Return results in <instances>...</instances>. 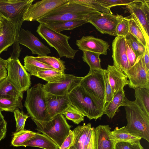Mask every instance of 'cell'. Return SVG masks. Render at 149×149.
<instances>
[{
    "mask_svg": "<svg viewBox=\"0 0 149 149\" xmlns=\"http://www.w3.org/2000/svg\"><path fill=\"white\" fill-rule=\"evenodd\" d=\"M100 12L81 4L68 0L36 21L46 24L54 22L77 20L89 23L90 18Z\"/></svg>",
    "mask_w": 149,
    "mask_h": 149,
    "instance_id": "1",
    "label": "cell"
},
{
    "mask_svg": "<svg viewBox=\"0 0 149 149\" xmlns=\"http://www.w3.org/2000/svg\"><path fill=\"white\" fill-rule=\"evenodd\" d=\"M71 104L90 120H96L104 114V100L89 95L79 85L69 94Z\"/></svg>",
    "mask_w": 149,
    "mask_h": 149,
    "instance_id": "2",
    "label": "cell"
},
{
    "mask_svg": "<svg viewBox=\"0 0 149 149\" xmlns=\"http://www.w3.org/2000/svg\"><path fill=\"white\" fill-rule=\"evenodd\" d=\"M124 107L127 124L125 128L132 134L149 142V116L134 101L125 97Z\"/></svg>",
    "mask_w": 149,
    "mask_h": 149,
    "instance_id": "3",
    "label": "cell"
},
{
    "mask_svg": "<svg viewBox=\"0 0 149 149\" xmlns=\"http://www.w3.org/2000/svg\"><path fill=\"white\" fill-rule=\"evenodd\" d=\"M32 120L36 125V130L51 139L59 148L70 130L71 126L62 114L57 115L48 121Z\"/></svg>",
    "mask_w": 149,
    "mask_h": 149,
    "instance_id": "4",
    "label": "cell"
},
{
    "mask_svg": "<svg viewBox=\"0 0 149 149\" xmlns=\"http://www.w3.org/2000/svg\"><path fill=\"white\" fill-rule=\"evenodd\" d=\"M24 105L31 119L49 120L46 92L43 88V84L38 83L27 90Z\"/></svg>",
    "mask_w": 149,
    "mask_h": 149,
    "instance_id": "5",
    "label": "cell"
},
{
    "mask_svg": "<svg viewBox=\"0 0 149 149\" xmlns=\"http://www.w3.org/2000/svg\"><path fill=\"white\" fill-rule=\"evenodd\" d=\"M36 31L50 46L56 50L60 58H74L78 50L73 49L69 45L68 41L70 36L58 32L44 24H40Z\"/></svg>",
    "mask_w": 149,
    "mask_h": 149,
    "instance_id": "6",
    "label": "cell"
},
{
    "mask_svg": "<svg viewBox=\"0 0 149 149\" xmlns=\"http://www.w3.org/2000/svg\"><path fill=\"white\" fill-rule=\"evenodd\" d=\"M34 0H0V13L14 24L18 37L26 14Z\"/></svg>",
    "mask_w": 149,
    "mask_h": 149,
    "instance_id": "7",
    "label": "cell"
},
{
    "mask_svg": "<svg viewBox=\"0 0 149 149\" xmlns=\"http://www.w3.org/2000/svg\"><path fill=\"white\" fill-rule=\"evenodd\" d=\"M8 59L7 78L19 90L24 92L27 91L31 84L30 74L19 58L14 59L10 57Z\"/></svg>",
    "mask_w": 149,
    "mask_h": 149,
    "instance_id": "8",
    "label": "cell"
},
{
    "mask_svg": "<svg viewBox=\"0 0 149 149\" xmlns=\"http://www.w3.org/2000/svg\"><path fill=\"white\" fill-rule=\"evenodd\" d=\"M88 94L104 100L105 82L104 69H90L79 84Z\"/></svg>",
    "mask_w": 149,
    "mask_h": 149,
    "instance_id": "9",
    "label": "cell"
},
{
    "mask_svg": "<svg viewBox=\"0 0 149 149\" xmlns=\"http://www.w3.org/2000/svg\"><path fill=\"white\" fill-rule=\"evenodd\" d=\"M126 8L141 29L149 48V1L136 0L126 6Z\"/></svg>",
    "mask_w": 149,
    "mask_h": 149,
    "instance_id": "10",
    "label": "cell"
},
{
    "mask_svg": "<svg viewBox=\"0 0 149 149\" xmlns=\"http://www.w3.org/2000/svg\"><path fill=\"white\" fill-rule=\"evenodd\" d=\"M127 77L128 85L131 88H136L149 89V74L146 70L143 55L139 57L134 64L123 72Z\"/></svg>",
    "mask_w": 149,
    "mask_h": 149,
    "instance_id": "11",
    "label": "cell"
},
{
    "mask_svg": "<svg viewBox=\"0 0 149 149\" xmlns=\"http://www.w3.org/2000/svg\"><path fill=\"white\" fill-rule=\"evenodd\" d=\"M68 1L42 0L36 2L30 6L26 14L24 21H36Z\"/></svg>",
    "mask_w": 149,
    "mask_h": 149,
    "instance_id": "12",
    "label": "cell"
},
{
    "mask_svg": "<svg viewBox=\"0 0 149 149\" xmlns=\"http://www.w3.org/2000/svg\"><path fill=\"white\" fill-rule=\"evenodd\" d=\"M83 78L70 74H65L64 79L58 82L47 83L43 84L44 90L47 93L58 95H68L78 86Z\"/></svg>",
    "mask_w": 149,
    "mask_h": 149,
    "instance_id": "13",
    "label": "cell"
},
{
    "mask_svg": "<svg viewBox=\"0 0 149 149\" xmlns=\"http://www.w3.org/2000/svg\"><path fill=\"white\" fill-rule=\"evenodd\" d=\"M120 21L119 15L103 13L94 15L89 19V22L103 34L116 36V29Z\"/></svg>",
    "mask_w": 149,
    "mask_h": 149,
    "instance_id": "14",
    "label": "cell"
},
{
    "mask_svg": "<svg viewBox=\"0 0 149 149\" xmlns=\"http://www.w3.org/2000/svg\"><path fill=\"white\" fill-rule=\"evenodd\" d=\"M18 42L29 49L33 54L38 56H46L51 53L50 49L41 42L31 31L21 28Z\"/></svg>",
    "mask_w": 149,
    "mask_h": 149,
    "instance_id": "15",
    "label": "cell"
},
{
    "mask_svg": "<svg viewBox=\"0 0 149 149\" xmlns=\"http://www.w3.org/2000/svg\"><path fill=\"white\" fill-rule=\"evenodd\" d=\"M113 65L123 72L130 68L127 56L126 40L124 37L116 36L112 44Z\"/></svg>",
    "mask_w": 149,
    "mask_h": 149,
    "instance_id": "16",
    "label": "cell"
},
{
    "mask_svg": "<svg viewBox=\"0 0 149 149\" xmlns=\"http://www.w3.org/2000/svg\"><path fill=\"white\" fill-rule=\"evenodd\" d=\"M46 92V103L49 120L57 115L63 113L71 104L68 95H58Z\"/></svg>",
    "mask_w": 149,
    "mask_h": 149,
    "instance_id": "17",
    "label": "cell"
},
{
    "mask_svg": "<svg viewBox=\"0 0 149 149\" xmlns=\"http://www.w3.org/2000/svg\"><path fill=\"white\" fill-rule=\"evenodd\" d=\"M76 44L79 49L88 51L101 54L106 55L109 45L107 41L92 36H83L79 40H77Z\"/></svg>",
    "mask_w": 149,
    "mask_h": 149,
    "instance_id": "18",
    "label": "cell"
},
{
    "mask_svg": "<svg viewBox=\"0 0 149 149\" xmlns=\"http://www.w3.org/2000/svg\"><path fill=\"white\" fill-rule=\"evenodd\" d=\"M94 128L89 123L79 125L72 131L74 135L73 143L69 149H87L90 143Z\"/></svg>",
    "mask_w": 149,
    "mask_h": 149,
    "instance_id": "19",
    "label": "cell"
},
{
    "mask_svg": "<svg viewBox=\"0 0 149 149\" xmlns=\"http://www.w3.org/2000/svg\"><path fill=\"white\" fill-rule=\"evenodd\" d=\"M96 149H115L116 142L108 125H100L95 128Z\"/></svg>",
    "mask_w": 149,
    "mask_h": 149,
    "instance_id": "20",
    "label": "cell"
},
{
    "mask_svg": "<svg viewBox=\"0 0 149 149\" xmlns=\"http://www.w3.org/2000/svg\"><path fill=\"white\" fill-rule=\"evenodd\" d=\"M3 26L0 35V55L13 45L15 40L16 31L15 25L8 18L4 16L2 20Z\"/></svg>",
    "mask_w": 149,
    "mask_h": 149,
    "instance_id": "21",
    "label": "cell"
},
{
    "mask_svg": "<svg viewBox=\"0 0 149 149\" xmlns=\"http://www.w3.org/2000/svg\"><path fill=\"white\" fill-rule=\"evenodd\" d=\"M107 70L113 97L118 92L124 89L125 86L128 85V78L123 72L113 65H108Z\"/></svg>",
    "mask_w": 149,
    "mask_h": 149,
    "instance_id": "22",
    "label": "cell"
},
{
    "mask_svg": "<svg viewBox=\"0 0 149 149\" xmlns=\"http://www.w3.org/2000/svg\"><path fill=\"white\" fill-rule=\"evenodd\" d=\"M21 146H31L44 149H59V147L52 140L47 136L36 132L35 136L23 143Z\"/></svg>",
    "mask_w": 149,
    "mask_h": 149,
    "instance_id": "23",
    "label": "cell"
},
{
    "mask_svg": "<svg viewBox=\"0 0 149 149\" xmlns=\"http://www.w3.org/2000/svg\"><path fill=\"white\" fill-rule=\"evenodd\" d=\"M125 97L124 89L118 92L111 102L105 104L104 114H106L109 118H113L119 108L123 106Z\"/></svg>",
    "mask_w": 149,
    "mask_h": 149,
    "instance_id": "24",
    "label": "cell"
},
{
    "mask_svg": "<svg viewBox=\"0 0 149 149\" xmlns=\"http://www.w3.org/2000/svg\"><path fill=\"white\" fill-rule=\"evenodd\" d=\"M24 92L17 88L6 77L0 81V97L22 99Z\"/></svg>",
    "mask_w": 149,
    "mask_h": 149,
    "instance_id": "25",
    "label": "cell"
},
{
    "mask_svg": "<svg viewBox=\"0 0 149 149\" xmlns=\"http://www.w3.org/2000/svg\"><path fill=\"white\" fill-rule=\"evenodd\" d=\"M24 66L31 75L36 76L39 71L53 69L49 65L36 60L33 56L26 55L24 58Z\"/></svg>",
    "mask_w": 149,
    "mask_h": 149,
    "instance_id": "26",
    "label": "cell"
},
{
    "mask_svg": "<svg viewBox=\"0 0 149 149\" xmlns=\"http://www.w3.org/2000/svg\"><path fill=\"white\" fill-rule=\"evenodd\" d=\"M134 89L136 99L134 101L147 116H149V89L139 87Z\"/></svg>",
    "mask_w": 149,
    "mask_h": 149,
    "instance_id": "27",
    "label": "cell"
},
{
    "mask_svg": "<svg viewBox=\"0 0 149 149\" xmlns=\"http://www.w3.org/2000/svg\"><path fill=\"white\" fill-rule=\"evenodd\" d=\"M88 23L85 21L72 20L56 22L45 24L54 30L60 33L63 31L73 30Z\"/></svg>",
    "mask_w": 149,
    "mask_h": 149,
    "instance_id": "28",
    "label": "cell"
},
{
    "mask_svg": "<svg viewBox=\"0 0 149 149\" xmlns=\"http://www.w3.org/2000/svg\"><path fill=\"white\" fill-rule=\"evenodd\" d=\"M111 133L116 142H125L133 143L139 142L141 138L131 134L126 131L125 126L116 127Z\"/></svg>",
    "mask_w": 149,
    "mask_h": 149,
    "instance_id": "29",
    "label": "cell"
},
{
    "mask_svg": "<svg viewBox=\"0 0 149 149\" xmlns=\"http://www.w3.org/2000/svg\"><path fill=\"white\" fill-rule=\"evenodd\" d=\"M65 74L63 72L54 69H48L39 71L36 77L42 79L47 83L60 82L65 78Z\"/></svg>",
    "mask_w": 149,
    "mask_h": 149,
    "instance_id": "30",
    "label": "cell"
},
{
    "mask_svg": "<svg viewBox=\"0 0 149 149\" xmlns=\"http://www.w3.org/2000/svg\"><path fill=\"white\" fill-rule=\"evenodd\" d=\"M22 99L21 98H5L0 97V110L14 112L20 109L22 111Z\"/></svg>",
    "mask_w": 149,
    "mask_h": 149,
    "instance_id": "31",
    "label": "cell"
},
{
    "mask_svg": "<svg viewBox=\"0 0 149 149\" xmlns=\"http://www.w3.org/2000/svg\"><path fill=\"white\" fill-rule=\"evenodd\" d=\"M34 58L36 60L49 65L53 69L64 73L65 69L64 62L60 58L49 56H34Z\"/></svg>",
    "mask_w": 149,
    "mask_h": 149,
    "instance_id": "32",
    "label": "cell"
},
{
    "mask_svg": "<svg viewBox=\"0 0 149 149\" xmlns=\"http://www.w3.org/2000/svg\"><path fill=\"white\" fill-rule=\"evenodd\" d=\"M83 60L88 64L90 69H102L101 66L100 54L88 51H83Z\"/></svg>",
    "mask_w": 149,
    "mask_h": 149,
    "instance_id": "33",
    "label": "cell"
},
{
    "mask_svg": "<svg viewBox=\"0 0 149 149\" xmlns=\"http://www.w3.org/2000/svg\"><path fill=\"white\" fill-rule=\"evenodd\" d=\"M35 134V132L24 130L15 132L13 134L11 145L15 147L21 146L23 143L34 136Z\"/></svg>",
    "mask_w": 149,
    "mask_h": 149,
    "instance_id": "34",
    "label": "cell"
},
{
    "mask_svg": "<svg viewBox=\"0 0 149 149\" xmlns=\"http://www.w3.org/2000/svg\"><path fill=\"white\" fill-rule=\"evenodd\" d=\"M62 114L65 116L67 119L71 120L77 124L84 121V115L71 104L63 112Z\"/></svg>",
    "mask_w": 149,
    "mask_h": 149,
    "instance_id": "35",
    "label": "cell"
},
{
    "mask_svg": "<svg viewBox=\"0 0 149 149\" xmlns=\"http://www.w3.org/2000/svg\"><path fill=\"white\" fill-rule=\"evenodd\" d=\"M128 19L129 33L136 38L144 46L147 47L145 36L139 24L132 17Z\"/></svg>",
    "mask_w": 149,
    "mask_h": 149,
    "instance_id": "36",
    "label": "cell"
},
{
    "mask_svg": "<svg viewBox=\"0 0 149 149\" xmlns=\"http://www.w3.org/2000/svg\"><path fill=\"white\" fill-rule=\"evenodd\" d=\"M125 38L134 52L137 58L143 55L146 47L136 38L130 33Z\"/></svg>",
    "mask_w": 149,
    "mask_h": 149,
    "instance_id": "37",
    "label": "cell"
},
{
    "mask_svg": "<svg viewBox=\"0 0 149 149\" xmlns=\"http://www.w3.org/2000/svg\"><path fill=\"white\" fill-rule=\"evenodd\" d=\"M72 1L79 3L100 12L109 14H113L110 9L103 7L97 0H70Z\"/></svg>",
    "mask_w": 149,
    "mask_h": 149,
    "instance_id": "38",
    "label": "cell"
},
{
    "mask_svg": "<svg viewBox=\"0 0 149 149\" xmlns=\"http://www.w3.org/2000/svg\"><path fill=\"white\" fill-rule=\"evenodd\" d=\"M119 17L120 21L116 29V36L125 37L129 33L128 19L119 15Z\"/></svg>",
    "mask_w": 149,
    "mask_h": 149,
    "instance_id": "39",
    "label": "cell"
},
{
    "mask_svg": "<svg viewBox=\"0 0 149 149\" xmlns=\"http://www.w3.org/2000/svg\"><path fill=\"white\" fill-rule=\"evenodd\" d=\"M16 122V132L23 130L27 118L30 116L25 114L19 109L16 110L13 112Z\"/></svg>",
    "mask_w": 149,
    "mask_h": 149,
    "instance_id": "40",
    "label": "cell"
},
{
    "mask_svg": "<svg viewBox=\"0 0 149 149\" xmlns=\"http://www.w3.org/2000/svg\"><path fill=\"white\" fill-rule=\"evenodd\" d=\"M102 6L106 8L110 9L117 6H127L136 0H97Z\"/></svg>",
    "mask_w": 149,
    "mask_h": 149,
    "instance_id": "41",
    "label": "cell"
},
{
    "mask_svg": "<svg viewBox=\"0 0 149 149\" xmlns=\"http://www.w3.org/2000/svg\"><path fill=\"white\" fill-rule=\"evenodd\" d=\"M104 76L105 82L104 104L108 103L113 98L112 89L109 81L108 73L106 69H104Z\"/></svg>",
    "mask_w": 149,
    "mask_h": 149,
    "instance_id": "42",
    "label": "cell"
},
{
    "mask_svg": "<svg viewBox=\"0 0 149 149\" xmlns=\"http://www.w3.org/2000/svg\"><path fill=\"white\" fill-rule=\"evenodd\" d=\"M126 49L127 57L131 68L134 64L137 58L134 52L126 41Z\"/></svg>",
    "mask_w": 149,
    "mask_h": 149,
    "instance_id": "43",
    "label": "cell"
},
{
    "mask_svg": "<svg viewBox=\"0 0 149 149\" xmlns=\"http://www.w3.org/2000/svg\"><path fill=\"white\" fill-rule=\"evenodd\" d=\"M74 139L73 132L70 130L69 134L59 149H69L72 145Z\"/></svg>",
    "mask_w": 149,
    "mask_h": 149,
    "instance_id": "44",
    "label": "cell"
},
{
    "mask_svg": "<svg viewBox=\"0 0 149 149\" xmlns=\"http://www.w3.org/2000/svg\"><path fill=\"white\" fill-rule=\"evenodd\" d=\"M132 144L125 142H118L116 143L115 149H132Z\"/></svg>",
    "mask_w": 149,
    "mask_h": 149,
    "instance_id": "45",
    "label": "cell"
},
{
    "mask_svg": "<svg viewBox=\"0 0 149 149\" xmlns=\"http://www.w3.org/2000/svg\"><path fill=\"white\" fill-rule=\"evenodd\" d=\"M143 57L146 71L149 74V48L146 47Z\"/></svg>",
    "mask_w": 149,
    "mask_h": 149,
    "instance_id": "46",
    "label": "cell"
},
{
    "mask_svg": "<svg viewBox=\"0 0 149 149\" xmlns=\"http://www.w3.org/2000/svg\"><path fill=\"white\" fill-rule=\"evenodd\" d=\"M7 123L6 120L0 123V142L5 136Z\"/></svg>",
    "mask_w": 149,
    "mask_h": 149,
    "instance_id": "47",
    "label": "cell"
},
{
    "mask_svg": "<svg viewBox=\"0 0 149 149\" xmlns=\"http://www.w3.org/2000/svg\"><path fill=\"white\" fill-rule=\"evenodd\" d=\"M87 149H96L95 128L93 129L91 140Z\"/></svg>",
    "mask_w": 149,
    "mask_h": 149,
    "instance_id": "48",
    "label": "cell"
},
{
    "mask_svg": "<svg viewBox=\"0 0 149 149\" xmlns=\"http://www.w3.org/2000/svg\"><path fill=\"white\" fill-rule=\"evenodd\" d=\"M8 58L6 60L4 59L0 56V70L6 69Z\"/></svg>",
    "mask_w": 149,
    "mask_h": 149,
    "instance_id": "49",
    "label": "cell"
},
{
    "mask_svg": "<svg viewBox=\"0 0 149 149\" xmlns=\"http://www.w3.org/2000/svg\"><path fill=\"white\" fill-rule=\"evenodd\" d=\"M7 72L6 69L0 70V81L7 77Z\"/></svg>",
    "mask_w": 149,
    "mask_h": 149,
    "instance_id": "50",
    "label": "cell"
},
{
    "mask_svg": "<svg viewBox=\"0 0 149 149\" xmlns=\"http://www.w3.org/2000/svg\"><path fill=\"white\" fill-rule=\"evenodd\" d=\"M132 144V149H144L140 141Z\"/></svg>",
    "mask_w": 149,
    "mask_h": 149,
    "instance_id": "51",
    "label": "cell"
},
{
    "mask_svg": "<svg viewBox=\"0 0 149 149\" xmlns=\"http://www.w3.org/2000/svg\"><path fill=\"white\" fill-rule=\"evenodd\" d=\"M5 120L4 117L2 114L1 111L0 110V123Z\"/></svg>",
    "mask_w": 149,
    "mask_h": 149,
    "instance_id": "52",
    "label": "cell"
},
{
    "mask_svg": "<svg viewBox=\"0 0 149 149\" xmlns=\"http://www.w3.org/2000/svg\"><path fill=\"white\" fill-rule=\"evenodd\" d=\"M4 16V15H3L2 14L0 13V25H3L2 20L3 19V17Z\"/></svg>",
    "mask_w": 149,
    "mask_h": 149,
    "instance_id": "53",
    "label": "cell"
},
{
    "mask_svg": "<svg viewBox=\"0 0 149 149\" xmlns=\"http://www.w3.org/2000/svg\"><path fill=\"white\" fill-rule=\"evenodd\" d=\"M3 25H0V35L1 34V30H2V28L3 27Z\"/></svg>",
    "mask_w": 149,
    "mask_h": 149,
    "instance_id": "54",
    "label": "cell"
},
{
    "mask_svg": "<svg viewBox=\"0 0 149 149\" xmlns=\"http://www.w3.org/2000/svg\"></svg>",
    "mask_w": 149,
    "mask_h": 149,
    "instance_id": "55",
    "label": "cell"
}]
</instances>
